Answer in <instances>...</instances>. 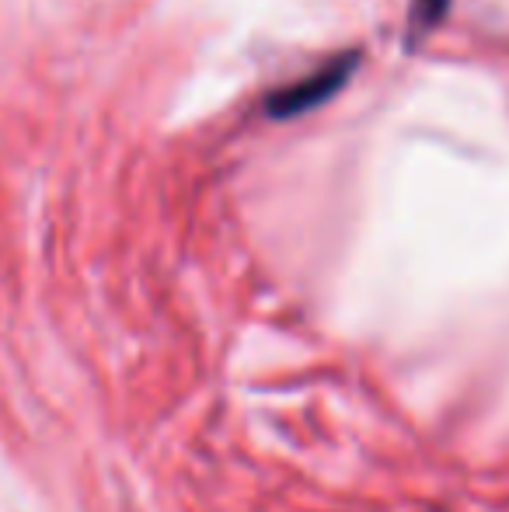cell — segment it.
Here are the masks:
<instances>
[{
	"instance_id": "1",
	"label": "cell",
	"mask_w": 509,
	"mask_h": 512,
	"mask_svg": "<svg viewBox=\"0 0 509 512\" xmlns=\"http://www.w3.org/2000/svg\"><path fill=\"white\" fill-rule=\"evenodd\" d=\"M360 60H363L360 49H346V53L332 56V60L314 67L311 74H304L300 81L283 84V88L272 91V95L265 98V112H269L272 119H297V115L314 112V108L332 102V98L353 81V74L360 70Z\"/></svg>"
},
{
	"instance_id": "2",
	"label": "cell",
	"mask_w": 509,
	"mask_h": 512,
	"mask_svg": "<svg viewBox=\"0 0 509 512\" xmlns=\"http://www.w3.org/2000/svg\"><path fill=\"white\" fill-rule=\"evenodd\" d=\"M450 0H412V11H408V39L419 42V35H426L429 28H436L447 14Z\"/></svg>"
}]
</instances>
